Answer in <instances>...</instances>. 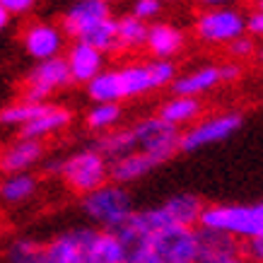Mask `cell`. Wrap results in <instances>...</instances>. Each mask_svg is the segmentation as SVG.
Masks as SVG:
<instances>
[{
    "mask_svg": "<svg viewBox=\"0 0 263 263\" xmlns=\"http://www.w3.org/2000/svg\"><path fill=\"white\" fill-rule=\"evenodd\" d=\"M126 249V263H198V227L169 224Z\"/></svg>",
    "mask_w": 263,
    "mask_h": 263,
    "instance_id": "obj_1",
    "label": "cell"
},
{
    "mask_svg": "<svg viewBox=\"0 0 263 263\" xmlns=\"http://www.w3.org/2000/svg\"><path fill=\"white\" fill-rule=\"evenodd\" d=\"M198 227L224 232L234 239H239L241 244L263 239V200L205 205Z\"/></svg>",
    "mask_w": 263,
    "mask_h": 263,
    "instance_id": "obj_2",
    "label": "cell"
},
{
    "mask_svg": "<svg viewBox=\"0 0 263 263\" xmlns=\"http://www.w3.org/2000/svg\"><path fill=\"white\" fill-rule=\"evenodd\" d=\"M80 210L102 232H119L128 222V217L136 213L133 198L126 191V186H119L114 181L104 183L102 189L82 196Z\"/></svg>",
    "mask_w": 263,
    "mask_h": 263,
    "instance_id": "obj_3",
    "label": "cell"
},
{
    "mask_svg": "<svg viewBox=\"0 0 263 263\" xmlns=\"http://www.w3.org/2000/svg\"><path fill=\"white\" fill-rule=\"evenodd\" d=\"M109 169H111V162L92 145V147H85V150H78L63 157L58 176L63 179V183L72 193L87 196V193L97 191L104 183L111 181Z\"/></svg>",
    "mask_w": 263,
    "mask_h": 263,
    "instance_id": "obj_4",
    "label": "cell"
},
{
    "mask_svg": "<svg viewBox=\"0 0 263 263\" xmlns=\"http://www.w3.org/2000/svg\"><path fill=\"white\" fill-rule=\"evenodd\" d=\"M123 87V99H136L150 92H157L162 87H172L176 80V65L174 61H130V63L116 68Z\"/></svg>",
    "mask_w": 263,
    "mask_h": 263,
    "instance_id": "obj_5",
    "label": "cell"
},
{
    "mask_svg": "<svg viewBox=\"0 0 263 263\" xmlns=\"http://www.w3.org/2000/svg\"><path fill=\"white\" fill-rule=\"evenodd\" d=\"M244 123V116L239 111H222L213 114L205 119H198L193 126H189L179 138V152H198L210 145H217L232 138Z\"/></svg>",
    "mask_w": 263,
    "mask_h": 263,
    "instance_id": "obj_6",
    "label": "cell"
},
{
    "mask_svg": "<svg viewBox=\"0 0 263 263\" xmlns=\"http://www.w3.org/2000/svg\"><path fill=\"white\" fill-rule=\"evenodd\" d=\"M193 34L203 44L227 46L237 36L247 34V17L237 8H205L193 22Z\"/></svg>",
    "mask_w": 263,
    "mask_h": 263,
    "instance_id": "obj_7",
    "label": "cell"
},
{
    "mask_svg": "<svg viewBox=\"0 0 263 263\" xmlns=\"http://www.w3.org/2000/svg\"><path fill=\"white\" fill-rule=\"evenodd\" d=\"M130 133H133V140H136V150L147 152L152 157L164 164L179 152V128L169 126L160 116H145V119H138L136 123H130Z\"/></svg>",
    "mask_w": 263,
    "mask_h": 263,
    "instance_id": "obj_8",
    "label": "cell"
},
{
    "mask_svg": "<svg viewBox=\"0 0 263 263\" xmlns=\"http://www.w3.org/2000/svg\"><path fill=\"white\" fill-rule=\"evenodd\" d=\"M70 72L65 65V58H51V61H41L34 63V68L27 72L24 78V92L22 99L36 104H46L48 97L56 95L58 89L70 85Z\"/></svg>",
    "mask_w": 263,
    "mask_h": 263,
    "instance_id": "obj_9",
    "label": "cell"
},
{
    "mask_svg": "<svg viewBox=\"0 0 263 263\" xmlns=\"http://www.w3.org/2000/svg\"><path fill=\"white\" fill-rule=\"evenodd\" d=\"M97 232V227H75L51 237L44 244L46 263H89Z\"/></svg>",
    "mask_w": 263,
    "mask_h": 263,
    "instance_id": "obj_10",
    "label": "cell"
},
{
    "mask_svg": "<svg viewBox=\"0 0 263 263\" xmlns=\"http://www.w3.org/2000/svg\"><path fill=\"white\" fill-rule=\"evenodd\" d=\"M22 48L34 63L61 58L65 48V34L58 24L32 22L22 29Z\"/></svg>",
    "mask_w": 263,
    "mask_h": 263,
    "instance_id": "obj_11",
    "label": "cell"
},
{
    "mask_svg": "<svg viewBox=\"0 0 263 263\" xmlns=\"http://www.w3.org/2000/svg\"><path fill=\"white\" fill-rule=\"evenodd\" d=\"M111 17V8L102 3V0H75L70 8L61 17V29L65 36H70L72 41H78L82 34L92 29L95 24L104 22Z\"/></svg>",
    "mask_w": 263,
    "mask_h": 263,
    "instance_id": "obj_12",
    "label": "cell"
},
{
    "mask_svg": "<svg viewBox=\"0 0 263 263\" xmlns=\"http://www.w3.org/2000/svg\"><path fill=\"white\" fill-rule=\"evenodd\" d=\"M65 65H68V72H70V80L78 82V85H87L102 70H106L104 53H99L97 48L87 46L82 41H72L70 46H68Z\"/></svg>",
    "mask_w": 263,
    "mask_h": 263,
    "instance_id": "obj_13",
    "label": "cell"
},
{
    "mask_svg": "<svg viewBox=\"0 0 263 263\" xmlns=\"http://www.w3.org/2000/svg\"><path fill=\"white\" fill-rule=\"evenodd\" d=\"M44 160V143L41 140H29L20 138L15 143L0 152V172L3 174H24L34 164Z\"/></svg>",
    "mask_w": 263,
    "mask_h": 263,
    "instance_id": "obj_14",
    "label": "cell"
},
{
    "mask_svg": "<svg viewBox=\"0 0 263 263\" xmlns=\"http://www.w3.org/2000/svg\"><path fill=\"white\" fill-rule=\"evenodd\" d=\"M222 85V75H220V65H198L193 70L176 75V80L172 82V92L181 97H196L200 99L203 95L213 92L215 87Z\"/></svg>",
    "mask_w": 263,
    "mask_h": 263,
    "instance_id": "obj_15",
    "label": "cell"
},
{
    "mask_svg": "<svg viewBox=\"0 0 263 263\" xmlns=\"http://www.w3.org/2000/svg\"><path fill=\"white\" fill-rule=\"evenodd\" d=\"M72 123V111L58 104H48L46 109L24 128H20V138H29V140H46V138L63 133L65 128Z\"/></svg>",
    "mask_w": 263,
    "mask_h": 263,
    "instance_id": "obj_16",
    "label": "cell"
},
{
    "mask_svg": "<svg viewBox=\"0 0 263 263\" xmlns=\"http://www.w3.org/2000/svg\"><path fill=\"white\" fill-rule=\"evenodd\" d=\"M147 51L152 53V58L160 61H172L174 56H179L186 46V34L169 22H155L147 29V41H145Z\"/></svg>",
    "mask_w": 263,
    "mask_h": 263,
    "instance_id": "obj_17",
    "label": "cell"
},
{
    "mask_svg": "<svg viewBox=\"0 0 263 263\" xmlns=\"http://www.w3.org/2000/svg\"><path fill=\"white\" fill-rule=\"evenodd\" d=\"M203 208L205 203L193 193H176L164 203H160V210L167 224H176V227H198Z\"/></svg>",
    "mask_w": 263,
    "mask_h": 263,
    "instance_id": "obj_18",
    "label": "cell"
},
{
    "mask_svg": "<svg viewBox=\"0 0 263 263\" xmlns=\"http://www.w3.org/2000/svg\"><path fill=\"white\" fill-rule=\"evenodd\" d=\"M162 162L157 157H152L147 152H130V155H123L119 160L111 162V169H109V174H111V181L119 183V186H126V183H133L138 179H143L152 172V169H157Z\"/></svg>",
    "mask_w": 263,
    "mask_h": 263,
    "instance_id": "obj_19",
    "label": "cell"
},
{
    "mask_svg": "<svg viewBox=\"0 0 263 263\" xmlns=\"http://www.w3.org/2000/svg\"><path fill=\"white\" fill-rule=\"evenodd\" d=\"M237 254H244L239 239H234L224 232L198 227V263L217 261V258H227V256Z\"/></svg>",
    "mask_w": 263,
    "mask_h": 263,
    "instance_id": "obj_20",
    "label": "cell"
},
{
    "mask_svg": "<svg viewBox=\"0 0 263 263\" xmlns=\"http://www.w3.org/2000/svg\"><path fill=\"white\" fill-rule=\"evenodd\" d=\"M203 114V102L196 99V97H181V95H172V99L160 106V116L164 123L174 128H181V126H193L196 121L200 119Z\"/></svg>",
    "mask_w": 263,
    "mask_h": 263,
    "instance_id": "obj_21",
    "label": "cell"
},
{
    "mask_svg": "<svg viewBox=\"0 0 263 263\" xmlns=\"http://www.w3.org/2000/svg\"><path fill=\"white\" fill-rule=\"evenodd\" d=\"M89 102L92 104H121L123 102V87H121V78L116 68H106L97 75L95 80L85 85Z\"/></svg>",
    "mask_w": 263,
    "mask_h": 263,
    "instance_id": "obj_22",
    "label": "cell"
},
{
    "mask_svg": "<svg viewBox=\"0 0 263 263\" xmlns=\"http://www.w3.org/2000/svg\"><path fill=\"white\" fill-rule=\"evenodd\" d=\"M128 249L116 232H97L89 263H126Z\"/></svg>",
    "mask_w": 263,
    "mask_h": 263,
    "instance_id": "obj_23",
    "label": "cell"
},
{
    "mask_svg": "<svg viewBox=\"0 0 263 263\" xmlns=\"http://www.w3.org/2000/svg\"><path fill=\"white\" fill-rule=\"evenodd\" d=\"M36 189H39V181L29 172L10 174L0 181V200H5L10 205H17V203H24V200L32 198L36 193Z\"/></svg>",
    "mask_w": 263,
    "mask_h": 263,
    "instance_id": "obj_24",
    "label": "cell"
},
{
    "mask_svg": "<svg viewBox=\"0 0 263 263\" xmlns=\"http://www.w3.org/2000/svg\"><path fill=\"white\" fill-rule=\"evenodd\" d=\"M147 29H150V24L133 17L130 12L119 17L116 20V44H119V51H130V48L145 46Z\"/></svg>",
    "mask_w": 263,
    "mask_h": 263,
    "instance_id": "obj_25",
    "label": "cell"
},
{
    "mask_svg": "<svg viewBox=\"0 0 263 263\" xmlns=\"http://www.w3.org/2000/svg\"><path fill=\"white\" fill-rule=\"evenodd\" d=\"M121 119H123V106L121 104H92V109L85 114V126L92 133H109L114 128H119Z\"/></svg>",
    "mask_w": 263,
    "mask_h": 263,
    "instance_id": "obj_26",
    "label": "cell"
},
{
    "mask_svg": "<svg viewBox=\"0 0 263 263\" xmlns=\"http://www.w3.org/2000/svg\"><path fill=\"white\" fill-rule=\"evenodd\" d=\"M46 106H48V102L46 104H36V102H27V99L12 102V104H8V106L0 109V126L24 128L27 123H32Z\"/></svg>",
    "mask_w": 263,
    "mask_h": 263,
    "instance_id": "obj_27",
    "label": "cell"
},
{
    "mask_svg": "<svg viewBox=\"0 0 263 263\" xmlns=\"http://www.w3.org/2000/svg\"><path fill=\"white\" fill-rule=\"evenodd\" d=\"M78 41L82 44H87V46L97 48L99 53H111V51H119V44H116V20L109 17V20H104V22L95 24L92 29L82 34Z\"/></svg>",
    "mask_w": 263,
    "mask_h": 263,
    "instance_id": "obj_28",
    "label": "cell"
},
{
    "mask_svg": "<svg viewBox=\"0 0 263 263\" xmlns=\"http://www.w3.org/2000/svg\"><path fill=\"white\" fill-rule=\"evenodd\" d=\"M8 263H46L44 247L34 239H15L8 249Z\"/></svg>",
    "mask_w": 263,
    "mask_h": 263,
    "instance_id": "obj_29",
    "label": "cell"
},
{
    "mask_svg": "<svg viewBox=\"0 0 263 263\" xmlns=\"http://www.w3.org/2000/svg\"><path fill=\"white\" fill-rule=\"evenodd\" d=\"M227 51H230V58H234V61L239 63V61H244V58L256 56L258 46H256V39L251 36V34H241V36H237L234 41L227 44Z\"/></svg>",
    "mask_w": 263,
    "mask_h": 263,
    "instance_id": "obj_30",
    "label": "cell"
},
{
    "mask_svg": "<svg viewBox=\"0 0 263 263\" xmlns=\"http://www.w3.org/2000/svg\"><path fill=\"white\" fill-rule=\"evenodd\" d=\"M160 12H162L160 0H136V3H133V10H130V15L138 17V20H143V22L155 20Z\"/></svg>",
    "mask_w": 263,
    "mask_h": 263,
    "instance_id": "obj_31",
    "label": "cell"
},
{
    "mask_svg": "<svg viewBox=\"0 0 263 263\" xmlns=\"http://www.w3.org/2000/svg\"><path fill=\"white\" fill-rule=\"evenodd\" d=\"M36 3L39 0H0V8H5L10 17L12 15H29L34 8H36Z\"/></svg>",
    "mask_w": 263,
    "mask_h": 263,
    "instance_id": "obj_32",
    "label": "cell"
},
{
    "mask_svg": "<svg viewBox=\"0 0 263 263\" xmlns=\"http://www.w3.org/2000/svg\"><path fill=\"white\" fill-rule=\"evenodd\" d=\"M241 247H244V256L249 258V263H263V239L247 241Z\"/></svg>",
    "mask_w": 263,
    "mask_h": 263,
    "instance_id": "obj_33",
    "label": "cell"
},
{
    "mask_svg": "<svg viewBox=\"0 0 263 263\" xmlns=\"http://www.w3.org/2000/svg\"><path fill=\"white\" fill-rule=\"evenodd\" d=\"M247 34H251L254 39H263V12H251L247 17Z\"/></svg>",
    "mask_w": 263,
    "mask_h": 263,
    "instance_id": "obj_34",
    "label": "cell"
},
{
    "mask_svg": "<svg viewBox=\"0 0 263 263\" xmlns=\"http://www.w3.org/2000/svg\"><path fill=\"white\" fill-rule=\"evenodd\" d=\"M220 75H222V82H237L241 78V65L237 61L222 63L220 65Z\"/></svg>",
    "mask_w": 263,
    "mask_h": 263,
    "instance_id": "obj_35",
    "label": "cell"
},
{
    "mask_svg": "<svg viewBox=\"0 0 263 263\" xmlns=\"http://www.w3.org/2000/svg\"><path fill=\"white\" fill-rule=\"evenodd\" d=\"M208 263H249V258L244 254H237V256H227V258H217V261H208Z\"/></svg>",
    "mask_w": 263,
    "mask_h": 263,
    "instance_id": "obj_36",
    "label": "cell"
},
{
    "mask_svg": "<svg viewBox=\"0 0 263 263\" xmlns=\"http://www.w3.org/2000/svg\"><path fill=\"white\" fill-rule=\"evenodd\" d=\"M203 8H227L232 0H198Z\"/></svg>",
    "mask_w": 263,
    "mask_h": 263,
    "instance_id": "obj_37",
    "label": "cell"
},
{
    "mask_svg": "<svg viewBox=\"0 0 263 263\" xmlns=\"http://www.w3.org/2000/svg\"><path fill=\"white\" fill-rule=\"evenodd\" d=\"M8 24H10V15L5 12V8H0V32H3Z\"/></svg>",
    "mask_w": 263,
    "mask_h": 263,
    "instance_id": "obj_38",
    "label": "cell"
},
{
    "mask_svg": "<svg viewBox=\"0 0 263 263\" xmlns=\"http://www.w3.org/2000/svg\"><path fill=\"white\" fill-rule=\"evenodd\" d=\"M254 8L256 12H263V0H254Z\"/></svg>",
    "mask_w": 263,
    "mask_h": 263,
    "instance_id": "obj_39",
    "label": "cell"
},
{
    "mask_svg": "<svg viewBox=\"0 0 263 263\" xmlns=\"http://www.w3.org/2000/svg\"><path fill=\"white\" fill-rule=\"evenodd\" d=\"M256 56H258V63L263 65V44H261V46H258V51H256Z\"/></svg>",
    "mask_w": 263,
    "mask_h": 263,
    "instance_id": "obj_40",
    "label": "cell"
},
{
    "mask_svg": "<svg viewBox=\"0 0 263 263\" xmlns=\"http://www.w3.org/2000/svg\"><path fill=\"white\" fill-rule=\"evenodd\" d=\"M102 3H106V5H109V8H111V5H116V3H119V0H102Z\"/></svg>",
    "mask_w": 263,
    "mask_h": 263,
    "instance_id": "obj_41",
    "label": "cell"
},
{
    "mask_svg": "<svg viewBox=\"0 0 263 263\" xmlns=\"http://www.w3.org/2000/svg\"><path fill=\"white\" fill-rule=\"evenodd\" d=\"M160 3H162V5H164V3H172V0H160Z\"/></svg>",
    "mask_w": 263,
    "mask_h": 263,
    "instance_id": "obj_42",
    "label": "cell"
}]
</instances>
